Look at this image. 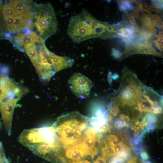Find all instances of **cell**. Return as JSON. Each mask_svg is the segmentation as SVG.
Returning a JSON list of instances; mask_svg holds the SVG:
<instances>
[{
  "label": "cell",
  "mask_w": 163,
  "mask_h": 163,
  "mask_svg": "<svg viewBox=\"0 0 163 163\" xmlns=\"http://www.w3.org/2000/svg\"><path fill=\"white\" fill-rule=\"evenodd\" d=\"M109 25L97 20L88 11L84 10L71 17L67 34L73 41L78 43L94 37L110 38L112 35L108 30Z\"/></svg>",
  "instance_id": "obj_1"
},
{
  "label": "cell",
  "mask_w": 163,
  "mask_h": 163,
  "mask_svg": "<svg viewBox=\"0 0 163 163\" xmlns=\"http://www.w3.org/2000/svg\"><path fill=\"white\" fill-rule=\"evenodd\" d=\"M89 117L76 111L61 116L52 126L59 145L75 144L88 127Z\"/></svg>",
  "instance_id": "obj_2"
},
{
  "label": "cell",
  "mask_w": 163,
  "mask_h": 163,
  "mask_svg": "<svg viewBox=\"0 0 163 163\" xmlns=\"http://www.w3.org/2000/svg\"><path fill=\"white\" fill-rule=\"evenodd\" d=\"M33 31L44 41L57 31L58 23L54 9L49 3L37 4L33 7Z\"/></svg>",
  "instance_id": "obj_3"
},
{
  "label": "cell",
  "mask_w": 163,
  "mask_h": 163,
  "mask_svg": "<svg viewBox=\"0 0 163 163\" xmlns=\"http://www.w3.org/2000/svg\"><path fill=\"white\" fill-rule=\"evenodd\" d=\"M18 140L29 149L43 143H58L57 134L52 126L24 130L18 137Z\"/></svg>",
  "instance_id": "obj_4"
},
{
  "label": "cell",
  "mask_w": 163,
  "mask_h": 163,
  "mask_svg": "<svg viewBox=\"0 0 163 163\" xmlns=\"http://www.w3.org/2000/svg\"><path fill=\"white\" fill-rule=\"evenodd\" d=\"M8 67L0 64V107L7 99L11 97L20 98L27 92L26 88L16 84L7 75Z\"/></svg>",
  "instance_id": "obj_5"
},
{
  "label": "cell",
  "mask_w": 163,
  "mask_h": 163,
  "mask_svg": "<svg viewBox=\"0 0 163 163\" xmlns=\"http://www.w3.org/2000/svg\"><path fill=\"white\" fill-rule=\"evenodd\" d=\"M101 137V134L88 126L75 144L82 148L93 159L98 153Z\"/></svg>",
  "instance_id": "obj_6"
},
{
  "label": "cell",
  "mask_w": 163,
  "mask_h": 163,
  "mask_svg": "<svg viewBox=\"0 0 163 163\" xmlns=\"http://www.w3.org/2000/svg\"><path fill=\"white\" fill-rule=\"evenodd\" d=\"M50 51L44 43H39L38 58L34 66L41 80L47 82L56 73L49 56Z\"/></svg>",
  "instance_id": "obj_7"
},
{
  "label": "cell",
  "mask_w": 163,
  "mask_h": 163,
  "mask_svg": "<svg viewBox=\"0 0 163 163\" xmlns=\"http://www.w3.org/2000/svg\"><path fill=\"white\" fill-rule=\"evenodd\" d=\"M69 83L72 93L79 98L88 97L90 89L93 85L92 81L80 73H75L70 78Z\"/></svg>",
  "instance_id": "obj_8"
},
{
  "label": "cell",
  "mask_w": 163,
  "mask_h": 163,
  "mask_svg": "<svg viewBox=\"0 0 163 163\" xmlns=\"http://www.w3.org/2000/svg\"><path fill=\"white\" fill-rule=\"evenodd\" d=\"M88 126L99 134L105 133L110 130L109 124V116L106 111L98 109L94 112L93 116L89 118Z\"/></svg>",
  "instance_id": "obj_9"
},
{
  "label": "cell",
  "mask_w": 163,
  "mask_h": 163,
  "mask_svg": "<svg viewBox=\"0 0 163 163\" xmlns=\"http://www.w3.org/2000/svg\"><path fill=\"white\" fill-rule=\"evenodd\" d=\"M19 98L10 97L5 100L0 107V111L5 129L8 135L11 134V124L13 112Z\"/></svg>",
  "instance_id": "obj_10"
},
{
  "label": "cell",
  "mask_w": 163,
  "mask_h": 163,
  "mask_svg": "<svg viewBox=\"0 0 163 163\" xmlns=\"http://www.w3.org/2000/svg\"><path fill=\"white\" fill-rule=\"evenodd\" d=\"M59 146L58 143L56 144L43 143L29 149L36 155L49 161L56 163V153Z\"/></svg>",
  "instance_id": "obj_11"
},
{
  "label": "cell",
  "mask_w": 163,
  "mask_h": 163,
  "mask_svg": "<svg viewBox=\"0 0 163 163\" xmlns=\"http://www.w3.org/2000/svg\"><path fill=\"white\" fill-rule=\"evenodd\" d=\"M49 56L55 73L71 67L74 63L73 59L67 57L59 56L51 52Z\"/></svg>",
  "instance_id": "obj_12"
},
{
  "label": "cell",
  "mask_w": 163,
  "mask_h": 163,
  "mask_svg": "<svg viewBox=\"0 0 163 163\" xmlns=\"http://www.w3.org/2000/svg\"><path fill=\"white\" fill-rule=\"evenodd\" d=\"M10 40L18 49L23 50L24 45L33 42L30 35L26 34L21 32L18 33Z\"/></svg>",
  "instance_id": "obj_13"
},
{
  "label": "cell",
  "mask_w": 163,
  "mask_h": 163,
  "mask_svg": "<svg viewBox=\"0 0 163 163\" xmlns=\"http://www.w3.org/2000/svg\"><path fill=\"white\" fill-rule=\"evenodd\" d=\"M136 53H140L155 55L161 56V54L157 52L152 46L140 42L136 43Z\"/></svg>",
  "instance_id": "obj_14"
},
{
  "label": "cell",
  "mask_w": 163,
  "mask_h": 163,
  "mask_svg": "<svg viewBox=\"0 0 163 163\" xmlns=\"http://www.w3.org/2000/svg\"><path fill=\"white\" fill-rule=\"evenodd\" d=\"M156 32V30L154 26L151 24H143L139 33L143 37L149 39L155 35Z\"/></svg>",
  "instance_id": "obj_15"
},
{
  "label": "cell",
  "mask_w": 163,
  "mask_h": 163,
  "mask_svg": "<svg viewBox=\"0 0 163 163\" xmlns=\"http://www.w3.org/2000/svg\"><path fill=\"white\" fill-rule=\"evenodd\" d=\"M136 31L133 26H128L125 28L122 27L117 30L116 33L118 35L127 40L132 39L135 37V32Z\"/></svg>",
  "instance_id": "obj_16"
},
{
  "label": "cell",
  "mask_w": 163,
  "mask_h": 163,
  "mask_svg": "<svg viewBox=\"0 0 163 163\" xmlns=\"http://www.w3.org/2000/svg\"><path fill=\"white\" fill-rule=\"evenodd\" d=\"M149 16L150 24L158 28H162V21L159 15L150 14Z\"/></svg>",
  "instance_id": "obj_17"
},
{
  "label": "cell",
  "mask_w": 163,
  "mask_h": 163,
  "mask_svg": "<svg viewBox=\"0 0 163 163\" xmlns=\"http://www.w3.org/2000/svg\"><path fill=\"white\" fill-rule=\"evenodd\" d=\"M137 6L139 9L149 13V12L151 9L154 8L152 5H150L146 2H137Z\"/></svg>",
  "instance_id": "obj_18"
},
{
  "label": "cell",
  "mask_w": 163,
  "mask_h": 163,
  "mask_svg": "<svg viewBox=\"0 0 163 163\" xmlns=\"http://www.w3.org/2000/svg\"><path fill=\"white\" fill-rule=\"evenodd\" d=\"M137 109L140 111L152 112L150 107L147 106L142 102H139L137 104Z\"/></svg>",
  "instance_id": "obj_19"
},
{
  "label": "cell",
  "mask_w": 163,
  "mask_h": 163,
  "mask_svg": "<svg viewBox=\"0 0 163 163\" xmlns=\"http://www.w3.org/2000/svg\"><path fill=\"white\" fill-rule=\"evenodd\" d=\"M120 118V119L116 120L114 123V126L116 128L118 129L123 128L127 125V124L124 119Z\"/></svg>",
  "instance_id": "obj_20"
},
{
  "label": "cell",
  "mask_w": 163,
  "mask_h": 163,
  "mask_svg": "<svg viewBox=\"0 0 163 163\" xmlns=\"http://www.w3.org/2000/svg\"><path fill=\"white\" fill-rule=\"evenodd\" d=\"M109 113L113 116L117 115L119 110L118 108L115 105H111L109 110Z\"/></svg>",
  "instance_id": "obj_21"
},
{
  "label": "cell",
  "mask_w": 163,
  "mask_h": 163,
  "mask_svg": "<svg viewBox=\"0 0 163 163\" xmlns=\"http://www.w3.org/2000/svg\"><path fill=\"white\" fill-rule=\"evenodd\" d=\"M152 5L155 7L159 9L162 8V1H152Z\"/></svg>",
  "instance_id": "obj_22"
},
{
  "label": "cell",
  "mask_w": 163,
  "mask_h": 163,
  "mask_svg": "<svg viewBox=\"0 0 163 163\" xmlns=\"http://www.w3.org/2000/svg\"><path fill=\"white\" fill-rule=\"evenodd\" d=\"M126 163H143V162L140 159L135 156L132 158Z\"/></svg>",
  "instance_id": "obj_23"
},
{
  "label": "cell",
  "mask_w": 163,
  "mask_h": 163,
  "mask_svg": "<svg viewBox=\"0 0 163 163\" xmlns=\"http://www.w3.org/2000/svg\"><path fill=\"white\" fill-rule=\"evenodd\" d=\"M107 160L102 156H99L95 160L93 163H106Z\"/></svg>",
  "instance_id": "obj_24"
},
{
  "label": "cell",
  "mask_w": 163,
  "mask_h": 163,
  "mask_svg": "<svg viewBox=\"0 0 163 163\" xmlns=\"http://www.w3.org/2000/svg\"><path fill=\"white\" fill-rule=\"evenodd\" d=\"M93 159L90 157H87L78 162L74 163H93Z\"/></svg>",
  "instance_id": "obj_25"
},
{
  "label": "cell",
  "mask_w": 163,
  "mask_h": 163,
  "mask_svg": "<svg viewBox=\"0 0 163 163\" xmlns=\"http://www.w3.org/2000/svg\"><path fill=\"white\" fill-rule=\"evenodd\" d=\"M112 55L116 58H119L120 56L121 53L118 50L113 48L112 50Z\"/></svg>",
  "instance_id": "obj_26"
},
{
  "label": "cell",
  "mask_w": 163,
  "mask_h": 163,
  "mask_svg": "<svg viewBox=\"0 0 163 163\" xmlns=\"http://www.w3.org/2000/svg\"><path fill=\"white\" fill-rule=\"evenodd\" d=\"M7 161L4 150L0 151V163H3Z\"/></svg>",
  "instance_id": "obj_27"
},
{
  "label": "cell",
  "mask_w": 163,
  "mask_h": 163,
  "mask_svg": "<svg viewBox=\"0 0 163 163\" xmlns=\"http://www.w3.org/2000/svg\"><path fill=\"white\" fill-rule=\"evenodd\" d=\"M140 156L141 159L143 161H146L149 158V156L147 153L145 152H142L140 154Z\"/></svg>",
  "instance_id": "obj_28"
},
{
  "label": "cell",
  "mask_w": 163,
  "mask_h": 163,
  "mask_svg": "<svg viewBox=\"0 0 163 163\" xmlns=\"http://www.w3.org/2000/svg\"><path fill=\"white\" fill-rule=\"evenodd\" d=\"M162 108L159 106L158 107L153 109L152 112L155 113H160L162 112Z\"/></svg>",
  "instance_id": "obj_29"
},
{
  "label": "cell",
  "mask_w": 163,
  "mask_h": 163,
  "mask_svg": "<svg viewBox=\"0 0 163 163\" xmlns=\"http://www.w3.org/2000/svg\"><path fill=\"white\" fill-rule=\"evenodd\" d=\"M107 161L106 163H118L113 158H110L107 160Z\"/></svg>",
  "instance_id": "obj_30"
},
{
  "label": "cell",
  "mask_w": 163,
  "mask_h": 163,
  "mask_svg": "<svg viewBox=\"0 0 163 163\" xmlns=\"http://www.w3.org/2000/svg\"><path fill=\"white\" fill-rule=\"evenodd\" d=\"M4 150L3 146L2 143L0 142V151Z\"/></svg>",
  "instance_id": "obj_31"
},
{
  "label": "cell",
  "mask_w": 163,
  "mask_h": 163,
  "mask_svg": "<svg viewBox=\"0 0 163 163\" xmlns=\"http://www.w3.org/2000/svg\"><path fill=\"white\" fill-rule=\"evenodd\" d=\"M143 163H152L150 162L149 161H147L146 162H143Z\"/></svg>",
  "instance_id": "obj_32"
},
{
  "label": "cell",
  "mask_w": 163,
  "mask_h": 163,
  "mask_svg": "<svg viewBox=\"0 0 163 163\" xmlns=\"http://www.w3.org/2000/svg\"><path fill=\"white\" fill-rule=\"evenodd\" d=\"M3 163H9L8 162V161L7 160V161L4 162Z\"/></svg>",
  "instance_id": "obj_33"
},
{
  "label": "cell",
  "mask_w": 163,
  "mask_h": 163,
  "mask_svg": "<svg viewBox=\"0 0 163 163\" xmlns=\"http://www.w3.org/2000/svg\"><path fill=\"white\" fill-rule=\"evenodd\" d=\"M57 163H61V162H60L58 161V162Z\"/></svg>",
  "instance_id": "obj_34"
},
{
  "label": "cell",
  "mask_w": 163,
  "mask_h": 163,
  "mask_svg": "<svg viewBox=\"0 0 163 163\" xmlns=\"http://www.w3.org/2000/svg\"></svg>",
  "instance_id": "obj_35"
}]
</instances>
